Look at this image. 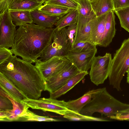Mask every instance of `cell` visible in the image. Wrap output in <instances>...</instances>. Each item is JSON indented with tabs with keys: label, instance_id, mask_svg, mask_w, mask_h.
Masks as SVG:
<instances>
[{
	"label": "cell",
	"instance_id": "cell-28",
	"mask_svg": "<svg viewBox=\"0 0 129 129\" xmlns=\"http://www.w3.org/2000/svg\"><path fill=\"white\" fill-rule=\"evenodd\" d=\"M96 45L89 42H79L71 46L70 51L76 52H85L96 49Z\"/></svg>",
	"mask_w": 129,
	"mask_h": 129
},
{
	"label": "cell",
	"instance_id": "cell-17",
	"mask_svg": "<svg viewBox=\"0 0 129 129\" xmlns=\"http://www.w3.org/2000/svg\"><path fill=\"white\" fill-rule=\"evenodd\" d=\"M88 72H80L70 78L63 85L55 92L50 93L49 98L56 99L66 93L84 79Z\"/></svg>",
	"mask_w": 129,
	"mask_h": 129
},
{
	"label": "cell",
	"instance_id": "cell-30",
	"mask_svg": "<svg viewBox=\"0 0 129 129\" xmlns=\"http://www.w3.org/2000/svg\"><path fill=\"white\" fill-rule=\"evenodd\" d=\"M13 107L12 104L9 99L0 95V111L12 110Z\"/></svg>",
	"mask_w": 129,
	"mask_h": 129
},
{
	"label": "cell",
	"instance_id": "cell-26",
	"mask_svg": "<svg viewBox=\"0 0 129 129\" xmlns=\"http://www.w3.org/2000/svg\"><path fill=\"white\" fill-rule=\"evenodd\" d=\"M63 117L69 120L72 121H106L105 119L82 114L68 109L63 114Z\"/></svg>",
	"mask_w": 129,
	"mask_h": 129
},
{
	"label": "cell",
	"instance_id": "cell-22",
	"mask_svg": "<svg viewBox=\"0 0 129 129\" xmlns=\"http://www.w3.org/2000/svg\"><path fill=\"white\" fill-rule=\"evenodd\" d=\"M91 2L92 9L96 16L114 11L111 0H91Z\"/></svg>",
	"mask_w": 129,
	"mask_h": 129
},
{
	"label": "cell",
	"instance_id": "cell-35",
	"mask_svg": "<svg viewBox=\"0 0 129 129\" xmlns=\"http://www.w3.org/2000/svg\"><path fill=\"white\" fill-rule=\"evenodd\" d=\"M110 118L119 120L129 121V114H118L111 117Z\"/></svg>",
	"mask_w": 129,
	"mask_h": 129
},
{
	"label": "cell",
	"instance_id": "cell-23",
	"mask_svg": "<svg viewBox=\"0 0 129 129\" xmlns=\"http://www.w3.org/2000/svg\"><path fill=\"white\" fill-rule=\"evenodd\" d=\"M13 21L16 26H24L33 23L31 12L26 11H10Z\"/></svg>",
	"mask_w": 129,
	"mask_h": 129
},
{
	"label": "cell",
	"instance_id": "cell-8",
	"mask_svg": "<svg viewBox=\"0 0 129 129\" xmlns=\"http://www.w3.org/2000/svg\"><path fill=\"white\" fill-rule=\"evenodd\" d=\"M0 47L12 48L17 30L9 11H5L0 14Z\"/></svg>",
	"mask_w": 129,
	"mask_h": 129
},
{
	"label": "cell",
	"instance_id": "cell-7",
	"mask_svg": "<svg viewBox=\"0 0 129 129\" xmlns=\"http://www.w3.org/2000/svg\"><path fill=\"white\" fill-rule=\"evenodd\" d=\"M80 72L69 60L57 72L45 80L44 91L54 92L63 85L70 78Z\"/></svg>",
	"mask_w": 129,
	"mask_h": 129
},
{
	"label": "cell",
	"instance_id": "cell-13",
	"mask_svg": "<svg viewBox=\"0 0 129 129\" xmlns=\"http://www.w3.org/2000/svg\"><path fill=\"white\" fill-rule=\"evenodd\" d=\"M78 16L77 25L86 24L96 16L93 11L90 0H77Z\"/></svg>",
	"mask_w": 129,
	"mask_h": 129
},
{
	"label": "cell",
	"instance_id": "cell-15",
	"mask_svg": "<svg viewBox=\"0 0 129 129\" xmlns=\"http://www.w3.org/2000/svg\"><path fill=\"white\" fill-rule=\"evenodd\" d=\"M44 3L42 0H12L8 10L31 12L38 10Z\"/></svg>",
	"mask_w": 129,
	"mask_h": 129
},
{
	"label": "cell",
	"instance_id": "cell-36",
	"mask_svg": "<svg viewBox=\"0 0 129 129\" xmlns=\"http://www.w3.org/2000/svg\"><path fill=\"white\" fill-rule=\"evenodd\" d=\"M129 114V108L122 111L118 114Z\"/></svg>",
	"mask_w": 129,
	"mask_h": 129
},
{
	"label": "cell",
	"instance_id": "cell-24",
	"mask_svg": "<svg viewBox=\"0 0 129 129\" xmlns=\"http://www.w3.org/2000/svg\"><path fill=\"white\" fill-rule=\"evenodd\" d=\"M27 105L19 116L18 121H58L61 120L48 116H42L37 115L28 109Z\"/></svg>",
	"mask_w": 129,
	"mask_h": 129
},
{
	"label": "cell",
	"instance_id": "cell-16",
	"mask_svg": "<svg viewBox=\"0 0 129 129\" xmlns=\"http://www.w3.org/2000/svg\"><path fill=\"white\" fill-rule=\"evenodd\" d=\"M115 25L114 11L109 12L107 14L104 35L101 47H106L111 42L116 33Z\"/></svg>",
	"mask_w": 129,
	"mask_h": 129
},
{
	"label": "cell",
	"instance_id": "cell-29",
	"mask_svg": "<svg viewBox=\"0 0 129 129\" xmlns=\"http://www.w3.org/2000/svg\"><path fill=\"white\" fill-rule=\"evenodd\" d=\"M44 3L61 6L75 9H77L78 5L77 0H49Z\"/></svg>",
	"mask_w": 129,
	"mask_h": 129
},
{
	"label": "cell",
	"instance_id": "cell-33",
	"mask_svg": "<svg viewBox=\"0 0 129 129\" xmlns=\"http://www.w3.org/2000/svg\"><path fill=\"white\" fill-rule=\"evenodd\" d=\"M114 10L129 6V0H111Z\"/></svg>",
	"mask_w": 129,
	"mask_h": 129
},
{
	"label": "cell",
	"instance_id": "cell-19",
	"mask_svg": "<svg viewBox=\"0 0 129 129\" xmlns=\"http://www.w3.org/2000/svg\"><path fill=\"white\" fill-rule=\"evenodd\" d=\"M33 23L47 28H53L60 17L47 15L37 10L31 12Z\"/></svg>",
	"mask_w": 129,
	"mask_h": 129
},
{
	"label": "cell",
	"instance_id": "cell-9",
	"mask_svg": "<svg viewBox=\"0 0 129 129\" xmlns=\"http://www.w3.org/2000/svg\"><path fill=\"white\" fill-rule=\"evenodd\" d=\"M22 101L33 109L53 112L61 115L68 109L66 106L65 101L56 99L43 98L35 99L26 98Z\"/></svg>",
	"mask_w": 129,
	"mask_h": 129
},
{
	"label": "cell",
	"instance_id": "cell-2",
	"mask_svg": "<svg viewBox=\"0 0 129 129\" xmlns=\"http://www.w3.org/2000/svg\"><path fill=\"white\" fill-rule=\"evenodd\" d=\"M55 30L34 23L20 26L11 50L14 55L35 63L52 41Z\"/></svg>",
	"mask_w": 129,
	"mask_h": 129
},
{
	"label": "cell",
	"instance_id": "cell-34",
	"mask_svg": "<svg viewBox=\"0 0 129 129\" xmlns=\"http://www.w3.org/2000/svg\"><path fill=\"white\" fill-rule=\"evenodd\" d=\"M12 0H3L0 2V14L8 10Z\"/></svg>",
	"mask_w": 129,
	"mask_h": 129
},
{
	"label": "cell",
	"instance_id": "cell-39",
	"mask_svg": "<svg viewBox=\"0 0 129 129\" xmlns=\"http://www.w3.org/2000/svg\"><path fill=\"white\" fill-rule=\"evenodd\" d=\"M3 0H0V2L2 1Z\"/></svg>",
	"mask_w": 129,
	"mask_h": 129
},
{
	"label": "cell",
	"instance_id": "cell-5",
	"mask_svg": "<svg viewBox=\"0 0 129 129\" xmlns=\"http://www.w3.org/2000/svg\"><path fill=\"white\" fill-rule=\"evenodd\" d=\"M71 46L67 35V28L65 27L59 30L55 29L52 41L39 59L44 61L54 56L64 57L70 51Z\"/></svg>",
	"mask_w": 129,
	"mask_h": 129
},
{
	"label": "cell",
	"instance_id": "cell-21",
	"mask_svg": "<svg viewBox=\"0 0 129 129\" xmlns=\"http://www.w3.org/2000/svg\"><path fill=\"white\" fill-rule=\"evenodd\" d=\"M75 9L61 6L44 3L38 10L48 16L61 17Z\"/></svg>",
	"mask_w": 129,
	"mask_h": 129
},
{
	"label": "cell",
	"instance_id": "cell-4",
	"mask_svg": "<svg viewBox=\"0 0 129 129\" xmlns=\"http://www.w3.org/2000/svg\"><path fill=\"white\" fill-rule=\"evenodd\" d=\"M129 70V38L124 40L112 59L108 77L110 84L118 91L121 90V81Z\"/></svg>",
	"mask_w": 129,
	"mask_h": 129
},
{
	"label": "cell",
	"instance_id": "cell-18",
	"mask_svg": "<svg viewBox=\"0 0 129 129\" xmlns=\"http://www.w3.org/2000/svg\"><path fill=\"white\" fill-rule=\"evenodd\" d=\"M0 87L18 101L27 98L9 79L0 72Z\"/></svg>",
	"mask_w": 129,
	"mask_h": 129
},
{
	"label": "cell",
	"instance_id": "cell-20",
	"mask_svg": "<svg viewBox=\"0 0 129 129\" xmlns=\"http://www.w3.org/2000/svg\"><path fill=\"white\" fill-rule=\"evenodd\" d=\"M95 89L90 90L82 96L75 100L65 102L66 107L70 110L80 113L83 108L90 101Z\"/></svg>",
	"mask_w": 129,
	"mask_h": 129
},
{
	"label": "cell",
	"instance_id": "cell-37",
	"mask_svg": "<svg viewBox=\"0 0 129 129\" xmlns=\"http://www.w3.org/2000/svg\"><path fill=\"white\" fill-rule=\"evenodd\" d=\"M127 73L126 81L127 83L129 84V70L127 72Z\"/></svg>",
	"mask_w": 129,
	"mask_h": 129
},
{
	"label": "cell",
	"instance_id": "cell-38",
	"mask_svg": "<svg viewBox=\"0 0 129 129\" xmlns=\"http://www.w3.org/2000/svg\"><path fill=\"white\" fill-rule=\"evenodd\" d=\"M44 2V3L46 2L47 1H48L49 0H42Z\"/></svg>",
	"mask_w": 129,
	"mask_h": 129
},
{
	"label": "cell",
	"instance_id": "cell-31",
	"mask_svg": "<svg viewBox=\"0 0 129 129\" xmlns=\"http://www.w3.org/2000/svg\"><path fill=\"white\" fill-rule=\"evenodd\" d=\"M13 54L11 49L6 47H0V64L8 60Z\"/></svg>",
	"mask_w": 129,
	"mask_h": 129
},
{
	"label": "cell",
	"instance_id": "cell-12",
	"mask_svg": "<svg viewBox=\"0 0 129 129\" xmlns=\"http://www.w3.org/2000/svg\"><path fill=\"white\" fill-rule=\"evenodd\" d=\"M107 13L96 16L91 21V43L101 46L104 35Z\"/></svg>",
	"mask_w": 129,
	"mask_h": 129
},
{
	"label": "cell",
	"instance_id": "cell-27",
	"mask_svg": "<svg viewBox=\"0 0 129 129\" xmlns=\"http://www.w3.org/2000/svg\"><path fill=\"white\" fill-rule=\"evenodd\" d=\"M121 27L129 33V6L114 10Z\"/></svg>",
	"mask_w": 129,
	"mask_h": 129
},
{
	"label": "cell",
	"instance_id": "cell-25",
	"mask_svg": "<svg viewBox=\"0 0 129 129\" xmlns=\"http://www.w3.org/2000/svg\"><path fill=\"white\" fill-rule=\"evenodd\" d=\"M78 16V11L76 9L60 17L55 25V29L60 30L67 26L76 23Z\"/></svg>",
	"mask_w": 129,
	"mask_h": 129
},
{
	"label": "cell",
	"instance_id": "cell-1",
	"mask_svg": "<svg viewBox=\"0 0 129 129\" xmlns=\"http://www.w3.org/2000/svg\"><path fill=\"white\" fill-rule=\"evenodd\" d=\"M0 72L27 98L38 99L44 90L45 80L39 70L32 63L15 55L0 64Z\"/></svg>",
	"mask_w": 129,
	"mask_h": 129
},
{
	"label": "cell",
	"instance_id": "cell-10",
	"mask_svg": "<svg viewBox=\"0 0 129 129\" xmlns=\"http://www.w3.org/2000/svg\"><path fill=\"white\" fill-rule=\"evenodd\" d=\"M68 61L65 57L54 56L44 61L38 59L35 66L46 80L61 69Z\"/></svg>",
	"mask_w": 129,
	"mask_h": 129
},
{
	"label": "cell",
	"instance_id": "cell-11",
	"mask_svg": "<svg viewBox=\"0 0 129 129\" xmlns=\"http://www.w3.org/2000/svg\"><path fill=\"white\" fill-rule=\"evenodd\" d=\"M97 51V48L85 52H79L70 51L64 57L80 72H88L90 68Z\"/></svg>",
	"mask_w": 129,
	"mask_h": 129
},
{
	"label": "cell",
	"instance_id": "cell-32",
	"mask_svg": "<svg viewBox=\"0 0 129 129\" xmlns=\"http://www.w3.org/2000/svg\"><path fill=\"white\" fill-rule=\"evenodd\" d=\"M77 24H74L68 26L67 28V34L71 46L73 45L76 33Z\"/></svg>",
	"mask_w": 129,
	"mask_h": 129
},
{
	"label": "cell",
	"instance_id": "cell-14",
	"mask_svg": "<svg viewBox=\"0 0 129 129\" xmlns=\"http://www.w3.org/2000/svg\"><path fill=\"white\" fill-rule=\"evenodd\" d=\"M0 95L6 97L9 99L13 104L12 110H7L6 121H18L19 116L27 105L22 101L20 102L13 97L0 88Z\"/></svg>",
	"mask_w": 129,
	"mask_h": 129
},
{
	"label": "cell",
	"instance_id": "cell-3",
	"mask_svg": "<svg viewBox=\"0 0 129 129\" xmlns=\"http://www.w3.org/2000/svg\"><path fill=\"white\" fill-rule=\"evenodd\" d=\"M129 108V104L118 100L111 95L106 87L95 89L90 101L80 113L92 116L95 112L110 118Z\"/></svg>",
	"mask_w": 129,
	"mask_h": 129
},
{
	"label": "cell",
	"instance_id": "cell-6",
	"mask_svg": "<svg viewBox=\"0 0 129 129\" xmlns=\"http://www.w3.org/2000/svg\"><path fill=\"white\" fill-rule=\"evenodd\" d=\"M111 54L107 53L103 56H95L89 75L91 81L96 85L102 84L108 77L112 60Z\"/></svg>",
	"mask_w": 129,
	"mask_h": 129
}]
</instances>
